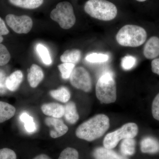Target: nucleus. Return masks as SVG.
<instances>
[{
  "label": "nucleus",
  "mask_w": 159,
  "mask_h": 159,
  "mask_svg": "<svg viewBox=\"0 0 159 159\" xmlns=\"http://www.w3.org/2000/svg\"><path fill=\"white\" fill-rule=\"evenodd\" d=\"M140 148L144 153H157L159 152V142L152 137H145L141 141Z\"/></svg>",
  "instance_id": "14"
},
{
  "label": "nucleus",
  "mask_w": 159,
  "mask_h": 159,
  "mask_svg": "<svg viewBox=\"0 0 159 159\" xmlns=\"http://www.w3.org/2000/svg\"><path fill=\"white\" fill-rule=\"evenodd\" d=\"M20 119L24 122V126L27 132L32 133L36 129V126L32 117L26 113H23L20 116Z\"/></svg>",
  "instance_id": "22"
},
{
  "label": "nucleus",
  "mask_w": 159,
  "mask_h": 159,
  "mask_svg": "<svg viewBox=\"0 0 159 159\" xmlns=\"http://www.w3.org/2000/svg\"><path fill=\"white\" fill-rule=\"evenodd\" d=\"M13 6L23 9H33L40 7L43 2V0H9Z\"/></svg>",
  "instance_id": "18"
},
{
  "label": "nucleus",
  "mask_w": 159,
  "mask_h": 159,
  "mask_svg": "<svg viewBox=\"0 0 159 159\" xmlns=\"http://www.w3.org/2000/svg\"><path fill=\"white\" fill-rule=\"evenodd\" d=\"M11 55L6 47L0 43V66L6 65L10 61Z\"/></svg>",
  "instance_id": "27"
},
{
  "label": "nucleus",
  "mask_w": 159,
  "mask_h": 159,
  "mask_svg": "<svg viewBox=\"0 0 159 159\" xmlns=\"http://www.w3.org/2000/svg\"><path fill=\"white\" fill-rule=\"evenodd\" d=\"M136 59L133 56H125L122 60L121 65L122 68L125 70H129L132 68L136 64Z\"/></svg>",
  "instance_id": "28"
},
{
  "label": "nucleus",
  "mask_w": 159,
  "mask_h": 159,
  "mask_svg": "<svg viewBox=\"0 0 159 159\" xmlns=\"http://www.w3.org/2000/svg\"><path fill=\"white\" fill-rule=\"evenodd\" d=\"M58 68L63 79H67L70 78L73 70L75 68V65L69 63H63L58 66Z\"/></svg>",
  "instance_id": "24"
},
{
  "label": "nucleus",
  "mask_w": 159,
  "mask_h": 159,
  "mask_svg": "<svg viewBox=\"0 0 159 159\" xmlns=\"http://www.w3.org/2000/svg\"><path fill=\"white\" fill-rule=\"evenodd\" d=\"M44 78L42 69L36 64H32L28 74V80L31 87H37Z\"/></svg>",
  "instance_id": "13"
},
{
  "label": "nucleus",
  "mask_w": 159,
  "mask_h": 159,
  "mask_svg": "<svg viewBox=\"0 0 159 159\" xmlns=\"http://www.w3.org/2000/svg\"><path fill=\"white\" fill-rule=\"evenodd\" d=\"M50 17L64 29H70L76 22L74 8L72 4L68 2L58 3L56 8L51 11Z\"/></svg>",
  "instance_id": "5"
},
{
  "label": "nucleus",
  "mask_w": 159,
  "mask_h": 159,
  "mask_svg": "<svg viewBox=\"0 0 159 159\" xmlns=\"http://www.w3.org/2000/svg\"><path fill=\"white\" fill-rule=\"evenodd\" d=\"M84 10L91 17L102 21L111 20L118 13L116 6L107 0H89Z\"/></svg>",
  "instance_id": "3"
},
{
  "label": "nucleus",
  "mask_w": 159,
  "mask_h": 159,
  "mask_svg": "<svg viewBox=\"0 0 159 159\" xmlns=\"http://www.w3.org/2000/svg\"><path fill=\"white\" fill-rule=\"evenodd\" d=\"M81 57V52L79 50H66L61 56L63 63H69L75 65L79 61Z\"/></svg>",
  "instance_id": "21"
},
{
  "label": "nucleus",
  "mask_w": 159,
  "mask_h": 159,
  "mask_svg": "<svg viewBox=\"0 0 159 159\" xmlns=\"http://www.w3.org/2000/svg\"><path fill=\"white\" fill-rule=\"evenodd\" d=\"M9 33V30L6 27L5 22L0 17V43L2 42L4 40L3 35H7Z\"/></svg>",
  "instance_id": "32"
},
{
  "label": "nucleus",
  "mask_w": 159,
  "mask_h": 159,
  "mask_svg": "<svg viewBox=\"0 0 159 159\" xmlns=\"http://www.w3.org/2000/svg\"><path fill=\"white\" fill-rule=\"evenodd\" d=\"M65 117L66 121L71 124H74L79 120V116L77 111L76 104L73 101L67 102L64 106Z\"/></svg>",
  "instance_id": "15"
},
{
  "label": "nucleus",
  "mask_w": 159,
  "mask_h": 159,
  "mask_svg": "<svg viewBox=\"0 0 159 159\" xmlns=\"http://www.w3.org/2000/svg\"><path fill=\"white\" fill-rule=\"evenodd\" d=\"M36 50L40 57L45 64L49 65L52 63V60L48 50L44 46L39 44L36 47Z\"/></svg>",
  "instance_id": "23"
},
{
  "label": "nucleus",
  "mask_w": 159,
  "mask_h": 159,
  "mask_svg": "<svg viewBox=\"0 0 159 159\" xmlns=\"http://www.w3.org/2000/svg\"><path fill=\"white\" fill-rule=\"evenodd\" d=\"M93 157L95 159H129L126 157L120 155L112 149L104 147L95 148L93 152Z\"/></svg>",
  "instance_id": "12"
},
{
  "label": "nucleus",
  "mask_w": 159,
  "mask_h": 159,
  "mask_svg": "<svg viewBox=\"0 0 159 159\" xmlns=\"http://www.w3.org/2000/svg\"><path fill=\"white\" fill-rule=\"evenodd\" d=\"M70 82L74 87L89 93L92 88V79L88 71L83 67L75 68L70 76Z\"/></svg>",
  "instance_id": "7"
},
{
  "label": "nucleus",
  "mask_w": 159,
  "mask_h": 159,
  "mask_svg": "<svg viewBox=\"0 0 159 159\" xmlns=\"http://www.w3.org/2000/svg\"><path fill=\"white\" fill-rule=\"evenodd\" d=\"M96 94L102 103L109 104L116 101V85L111 74L107 73L99 77L96 84Z\"/></svg>",
  "instance_id": "4"
},
{
  "label": "nucleus",
  "mask_w": 159,
  "mask_h": 159,
  "mask_svg": "<svg viewBox=\"0 0 159 159\" xmlns=\"http://www.w3.org/2000/svg\"><path fill=\"white\" fill-rule=\"evenodd\" d=\"M109 59V56L105 54L92 53L88 55L86 60L89 62L92 63H101L106 62Z\"/></svg>",
  "instance_id": "26"
},
{
  "label": "nucleus",
  "mask_w": 159,
  "mask_h": 159,
  "mask_svg": "<svg viewBox=\"0 0 159 159\" xmlns=\"http://www.w3.org/2000/svg\"><path fill=\"white\" fill-rule=\"evenodd\" d=\"M110 127V119L104 114H98L78 126L75 134L80 139L92 142L102 136Z\"/></svg>",
  "instance_id": "1"
},
{
  "label": "nucleus",
  "mask_w": 159,
  "mask_h": 159,
  "mask_svg": "<svg viewBox=\"0 0 159 159\" xmlns=\"http://www.w3.org/2000/svg\"><path fill=\"white\" fill-rule=\"evenodd\" d=\"M151 68L153 73L159 75V58H156L152 61Z\"/></svg>",
  "instance_id": "33"
},
{
  "label": "nucleus",
  "mask_w": 159,
  "mask_h": 159,
  "mask_svg": "<svg viewBox=\"0 0 159 159\" xmlns=\"http://www.w3.org/2000/svg\"><path fill=\"white\" fill-rule=\"evenodd\" d=\"M58 159H79V153L75 148L68 147L61 152Z\"/></svg>",
  "instance_id": "25"
},
{
  "label": "nucleus",
  "mask_w": 159,
  "mask_h": 159,
  "mask_svg": "<svg viewBox=\"0 0 159 159\" xmlns=\"http://www.w3.org/2000/svg\"><path fill=\"white\" fill-rule=\"evenodd\" d=\"M16 109L13 106L7 102L0 101V123L14 116Z\"/></svg>",
  "instance_id": "17"
},
{
  "label": "nucleus",
  "mask_w": 159,
  "mask_h": 159,
  "mask_svg": "<svg viewBox=\"0 0 159 159\" xmlns=\"http://www.w3.org/2000/svg\"><path fill=\"white\" fill-rule=\"evenodd\" d=\"M6 78L7 77L5 72L0 69V96L5 95L7 92Z\"/></svg>",
  "instance_id": "31"
},
{
  "label": "nucleus",
  "mask_w": 159,
  "mask_h": 159,
  "mask_svg": "<svg viewBox=\"0 0 159 159\" xmlns=\"http://www.w3.org/2000/svg\"><path fill=\"white\" fill-rule=\"evenodd\" d=\"M45 122L48 126L53 127L54 128L50 132V136L53 139L62 136L68 131V126L64 123L62 119L60 118L47 117L45 120Z\"/></svg>",
  "instance_id": "9"
},
{
  "label": "nucleus",
  "mask_w": 159,
  "mask_h": 159,
  "mask_svg": "<svg viewBox=\"0 0 159 159\" xmlns=\"http://www.w3.org/2000/svg\"><path fill=\"white\" fill-rule=\"evenodd\" d=\"M145 29L136 25H127L122 27L116 36L117 42L123 47L136 48L142 45L147 39Z\"/></svg>",
  "instance_id": "2"
},
{
  "label": "nucleus",
  "mask_w": 159,
  "mask_h": 159,
  "mask_svg": "<svg viewBox=\"0 0 159 159\" xmlns=\"http://www.w3.org/2000/svg\"><path fill=\"white\" fill-rule=\"evenodd\" d=\"M51 97L60 102L66 103L69 102L71 98V94L68 89L65 87H61L56 90L50 92Z\"/></svg>",
  "instance_id": "20"
},
{
  "label": "nucleus",
  "mask_w": 159,
  "mask_h": 159,
  "mask_svg": "<svg viewBox=\"0 0 159 159\" xmlns=\"http://www.w3.org/2000/svg\"><path fill=\"white\" fill-rule=\"evenodd\" d=\"M41 110L44 115L53 118L61 119L64 114V106L55 102L43 104Z\"/></svg>",
  "instance_id": "11"
},
{
  "label": "nucleus",
  "mask_w": 159,
  "mask_h": 159,
  "mask_svg": "<svg viewBox=\"0 0 159 159\" xmlns=\"http://www.w3.org/2000/svg\"><path fill=\"white\" fill-rule=\"evenodd\" d=\"M33 159H51V158L47 155L44 154H41L39 155H38L35 157Z\"/></svg>",
  "instance_id": "34"
},
{
  "label": "nucleus",
  "mask_w": 159,
  "mask_h": 159,
  "mask_svg": "<svg viewBox=\"0 0 159 159\" xmlns=\"http://www.w3.org/2000/svg\"><path fill=\"white\" fill-rule=\"evenodd\" d=\"M152 113L154 119L159 121V93L156 96L152 101Z\"/></svg>",
  "instance_id": "30"
},
{
  "label": "nucleus",
  "mask_w": 159,
  "mask_h": 159,
  "mask_svg": "<svg viewBox=\"0 0 159 159\" xmlns=\"http://www.w3.org/2000/svg\"><path fill=\"white\" fill-rule=\"evenodd\" d=\"M136 141L134 139H123L120 146L122 155L125 157L133 155L135 152Z\"/></svg>",
  "instance_id": "19"
},
{
  "label": "nucleus",
  "mask_w": 159,
  "mask_h": 159,
  "mask_svg": "<svg viewBox=\"0 0 159 159\" xmlns=\"http://www.w3.org/2000/svg\"><path fill=\"white\" fill-rule=\"evenodd\" d=\"M16 153L14 151L9 148L0 149V159H16Z\"/></svg>",
  "instance_id": "29"
},
{
  "label": "nucleus",
  "mask_w": 159,
  "mask_h": 159,
  "mask_svg": "<svg viewBox=\"0 0 159 159\" xmlns=\"http://www.w3.org/2000/svg\"><path fill=\"white\" fill-rule=\"evenodd\" d=\"M138 132L139 127L136 123H126L119 129L107 134L103 140V146L108 149H113L121 140L134 139L136 136Z\"/></svg>",
  "instance_id": "6"
},
{
  "label": "nucleus",
  "mask_w": 159,
  "mask_h": 159,
  "mask_svg": "<svg viewBox=\"0 0 159 159\" xmlns=\"http://www.w3.org/2000/svg\"><path fill=\"white\" fill-rule=\"evenodd\" d=\"M8 25L18 34H28L32 29L33 21L27 15L17 16L15 15H7L6 17Z\"/></svg>",
  "instance_id": "8"
},
{
  "label": "nucleus",
  "mask_w": 159,
  "mask_h": 159,
  "mask_svg": "<svg viewBox=\"0 0 159 159\" xmlns=\"http://www.w3.org/2000/svg\"><path fill=\"white\" fill-rule=\"evenodd\" d=\"M136 1L139 2H144L145 1H147V0H136Z\"/></svg>",
  "instance_id": "35"
},
{
  "label": "nucleus",
  "mask_w": 159,
  "mask_h": 159,
  "mask_svg": "<svg viewBox=\"0 0 159 159\" xmlns=\"http://www.w3.org/2000/svg\"><path fill=\"white\" fill-rule=\"evenodd\" d=\"M143 54L146 58L152 59L159 55V38L152 36L147 41L144 46Z\"/></svg>",
  "instance_id": "10"
},
{
  "label": "nucleus",
  "mask_w": 159,
  "mask_h": 159,
  "mask_svg": "<svg viewBox=\"0 0 159 159\" xmlns=\"http://www.w3.org/2000/svg\"><path fill=\"white\" fill-rule=\"evenodd\" d=\"M23 75L21 71L16 70L6 78V86L7 89L15 92L19 88L22 82Z\"/></svg>",
  "instance_id": "16"
}]
</instances>
